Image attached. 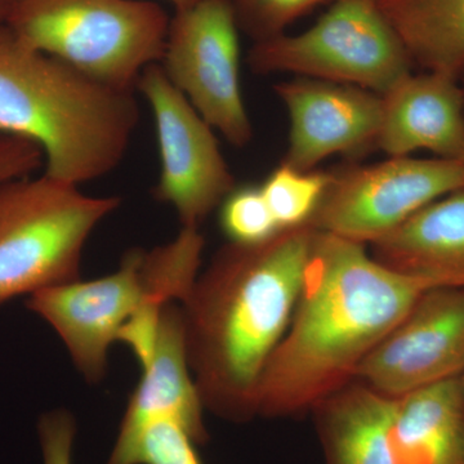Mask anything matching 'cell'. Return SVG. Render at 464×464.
Instances as JSON below:
<instances>
[{"mask_svg":"<svg viewBox=\"0 0 464 464\" xmlns=\"http://www.w3.org/2000/svg\"><path fill=\"white\" fill-rule=\"evenodd\" d=\"M427 289L364 244L316 230L288 331L259 382L258 417L307 413L356 381L362 360Z\"/></svg>","mask_w":464,"mask_h":464,"instance_id":"1","label":"cell"},{"mask_svg":"<svg viewBox=\"0 0 464 464\" xmlns=\"http://www.w3.org/2000/svg\"><path fill=\"white\" fill-rule=\"evenodd\" d=\"M315 232L306 225L228 243L179 304L188 365L213 414L235 423L257 417L259 382L288 331Z\"/></svg>","mask_w":464,"mask_h":464,"instance_id":"2","label":"cell"},{"mask_svg":"<svg viewBox=\"0 0 464 464\" xmlns=\"http://www.w3.org/2000/svg\"><path fill=\"white\" fill-rule=\"evenodd\" d=\"M140 121L134 91L33 50L0 25V133L44 152V174L79 186L121 163Z\"/></svg>","mask_w":464,"mask_h":464,"instance_id":"3","label":"cell"},{"mask_svg":"<svg viewBox=\"0 0 464 464\" xmlns=\"http://www.w3.org/2000/svg\"><path fill=\"white\" fill-rule=\"evenodd\" d=\"M169 21L152 0H11L5 25L33 50L136 91L143 70L163 57Z\"/></svg>","mask_w":464,"mask_h":464,"instance_id":"4","label":"cell"},{"mask_svg":"<svg viewBox=\"0 0 464 464\" xmlns=\"http://www.w3.org/2000/svg\"><path fill=\"white\" fill-rule=\"evenodd\" d=\"M121 203L44 173L0 183V306L81 279L85 244Z\"/></svg>","mask_w":464,"mask_h":464,"instance_id":"5","label":"cell"},{"mask_svg":"<svg viewBox=\"0 0 464 464\" xmlns=\"http://www.w3.org/2000/svg\"><path fill=\"white\" fill-rule=\"evenodd\" d=\"M257 74L288 72L384 94L413 72V63L377 0H335L304 32L253 43Z\"/></svg>","mask_w":464,"mask_h":464,"instance_id":"6","label":"cell"},{"mask_svg":"<svg viewBox=\"0 0 464 464\" xmlns=\"http://www.w3.org/2000/svg\"><path fill=\"white\" fill-rule=\"evenodd\" d=\"M239 32L232 0H198L174 12L159 63L204 121L235 148L253 137L241 93Z\"/></svg>","mask_w":464,"mask_h":464,"instance_id":"7","label":"cell"},{"mask_svg":"<svg viewBox=\"0 0 464 464\" xmlns=\"http://www.w3.org/2000/svg\"><path fill=\"white\" fill-rule=\"evenodd\" d=\"M464 188V166L450 159L389 158L332 172L310 225L372 246L422 208Z\"/></svg>","mask_w":464,"mask_h":464,"instance_id":"8","label":"cell"},{"mask_svg":"<svg viewBox=\"0 0 464 464\" xmlns=\"http://www.w3.org/2000/svg\"><path fill=\"white\" fill-rule=\"evenodd\" d=\"M168 301L148 259V250L125 253L115 273L63 284L29 295L26 307L50 324L69 351L79 373L91 384L108 371L109 348L140 310H161Z\"/></svg>","mask_w":464,"mask_h":464,"instance_id":"9","label":"cell"},{"mask_svg":"<svg viewBox=\"0 0 464 464\" xmlns=\"http://www.w3.org/2000/svg\"><path fill=\"white\" fill-rule=\"evenodd\" d=\"M136 90L148 101L157 130L160 177L155 199L174 208L182 227L199 230L237 188L218 140L160 63L143 70Z\"/></svg>","mask_w":464,"mask_h":464,"instance_id":"10","label":"cell"},{"mask_svg":"<svg viewBox=\"0 0 464 464\" xmlns=\"http://www.w3.org/2000/svg\"><path fill=\"white\" fill-rule=\"evenodd\" d=\"M464 373V289L431 288L362 360L356 381L400 398Z\"/></svg>","mask_w":464,"mask_h":464,"instance_id":"11","label":"cell"},{"mask_svg":"<svg viewBox=\"0 0 464 464\" xmlns=\"http://www.w3.org/2000/svg\"><path fill=\"white\" fill-rule=\"evenodd\" d=\"M288 112V150L282 163L316 169L335 154H359L375 148L382 96L356 85L295 76L274 87Z\"/></svg>","mask_w":464,"mask_h":464,"instance_id":"12","label":"cell"},{"mask_svg":"<svg viewBox=\"0 0 464 464\" xmlns=\"http://www.w3.org/2000/svg\"><path fill=\"white\" fill-rule=\"evenodd\" d=\"M206 411L188 365L181 306L163 308L157 343L151 360L142 369L121 420L108 463L121 464L140 433L157 420H172L197 445L207 444L209 435L204 423Z\"/></svg>","mask_w":464,"mask_h":464,"instance_id":"13","label":"cell"},{"mask_svg":"<svg viewBox=\"0 0 464 464\" xmlns=\"http://www.w3.org/2000/svg\"><path fill=\"white\" fill-rule=\"evenodd\" d=\"M375 148L389 158L426 150L462 163L464 92L460 79L444 72L409 74L382 94Z\"/></svg>","mask_w":464,"mask_h":464,"instance_id":"14","label":"cell"},{"mask_svg":"<svg viewBox=\"0 0 464 464\" xmlns=\"http://www.w3.org/2000/svg\"><path fill=\"white\" fill-rule=\"evenodd\" d=\"M372 256L430 288L464 289V188L422 208L375 241Z\"/></svg>","mask_w":464,"mask_h":464,"instance_id":"15","label":"cell"},{"mask_svg":"<svg viewBox=\"0 0 464 464\" xmlns=\"http://www.w3.org/2000/svg\"><path fill=\"white\" fill-rule=\"evenodd\" d=\"M395 398L360 381L313 409L326 464H400L393 442Z\"/></svg>","mask_w":464,"mask_h":464,"instance_id":"16","label":"cell"},{"mask_svg":"<svg viewBox=\"0 0 464 464\" xmlns=\"http://www.w3.org/2000/svg\"><path fill=\"white\" fill-rule=\"evenodd\" d=\"M377 5L414 66L464 78V0H377Z\"/></svg>","mask_w":464,"mask_h":464,"instance_id":"17","label":"cell"},{"mask_svg":"<svg viewBox=\"0 0 464 464\" xmlns=\"http://www.w3.org/2000/svg\"><path fill=\"white\" fill-rule=\"evenodd\" d=\"M396 420L414 464H464L462 375L396 398Z\"/></svg>","mask_w":464,"mask_h":464,"instance_id":"18","label":"cell"},{"mask_svg":"<svg viewBox=\"0 0 464 464\" xmlns=\"http://www.w3.org/2000/svg\"><path fill=\"white\" fill-rule=\"evenodd\" d=\"M331 181L332 172H304L284 163L275 168L261 190L280 230L310 225Z\"/></svg>","mask_w":464,"mask_h":464,"instance_id":"19","label":"cell"},{"mask_svg":"<svg viewBox=\"0 0 464 464\" xmlns=\"http://www.w3.org/2000/svg\"><path fill=\"white\" fill-rule=\"evenodd\" d=\"M219 224L230 243L257 244L282 231L265 199L261 186H237L225 198Z\"/></svg>","mask_w":464,"mask_h":464,"instance_id":"20","label":"cell"},{"mask_svg":"<svg viewBox=\"0 0 464 464\" xmlns=\"http://www.w3.org/2000/svg\"><path fill=\"white\" fill-rule=\"evenodd\" d=\"M335 0H232L237 25L256 42L282 35L286 27L319 5Z\"/></svg>","mask_w":464,"mask_h":464,"instance_id":"21","label":"cell"},{"mask_svg":"<svg viewBox=\"0 0 464 464\" xmlns=\"http://www.w3.org/2000/svg\"><path fill=\"white\" fill-rule=\"evenodd\" d=\"M195 447L179 424L157 420L142 430L121 464H201Z\"/></svg>","mask_w":464,"mask_h":464,"instance_id":"22","label":"cell"},{"mask_svg":"<svg viewBox=\"0 0 464 464\" xmlns=\"http://www.w3.org/2000/svg\"><path fill=\"white\" fill-rule=\"evenodd\" d=\"M38 433L43 464H72L76 424L69 411H53L43 414Z\"/></svg>","mask_w":464,"mask_h":464,"instance_id":"23","label":"cell"},{"mask_svg":"<svg viewBox=\"0 0 464 464\" xmlns=\"http://www.w3.org/2000/svg\"><path fill=\"white\" fill-rule=\"evenodd\" d=\"M44 166V152L36 143L0 133V183L23 179Z\"/></svg>","mask_w":464,"mask_h":464,"instance_id":"24","label":"cell"},{"mask_svg":"<svg viewBox=\"0 0 464 464\" xmlns=\"http://www.w3.org/2000/svg\"><path fill=\"white\" fill-rule=\"evenodd\" d=\"M9 2L11 0H0V25H3L5 23V18H7Z\"/></svg>","mask_w":464,"mask_h":464,"instance_id":"25","label":"cell"},{"mask_svg":"<svg viewBox=\"0 0 464 464\" xmlns=\"http://www.w3.org/2000/svg\"><path fill=\"white\" fill-rule=\"evenodd\" d=\"M168 2L172 3L174 8H182L186 7V5H192V3L198 2V0H168Z\"/></svg>","mask_w":464,"mask_h":464,"instance_id":"26","label":"cell"},{"mask_svg":"<svg viewBox=\"0 0 464 464\" xmlns=\"http://www.w3.org/2000/svg\"><path fill=\"white\" fill-rule=\"evenodd\" d=\"M464 79V78H463ZM463 85V92H464V83L462 84ZM462 164L464 166V158H463V160H462Z\"/></svg>","mask_w":464,"mask_h":464,"instance_id":"27","label":"cell"},{"mask_svg":"<svg viewBox=\"0 0 464 464\" xmlns=\"http://www.w3.org/2000/svg\"><path fill=\"white\" fill-rule=\"evenodd\" d=\"M462 378H463V383H464V373L462 374Z\"/></svg>","mask_w":464,"mask_h":464,"instance_id":"28","label":"cell"}]
</instances>
